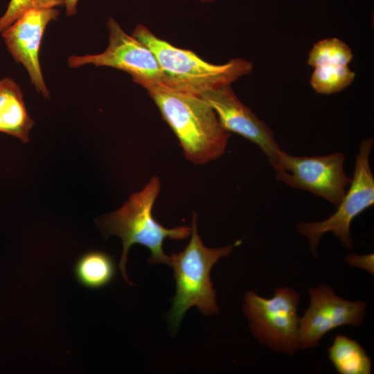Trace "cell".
I'll return each mask as SVG.
<instances>
[{
    "label": "cell",
    "instance_id": "obj_1",
    "mask_svg": "<svg viewBox=\"0 0 374 374\" xmlns=\"http://www.w3.org/2000/svg\"><path fill=\"white\" fill-rule=\"evenodd\" d=\"M143 87L178 138L187 159L202 165L224 153L231 133L221 127L214 110L199 96L162 83Z\"/></svg>",
    "mask_w": 374,
    "mask_h": 374
},
{
    "label": "cell",
    "instance_id": "obj_2",
    "mask_svg": "<svg viewBox=\"0 0 374 374\" xmlns=\"http://www.w3.org/2000/svg\"><path fill=\"white\" fill-rule=\"evenodd\" d=\"M161 188L160 179L151 177L144 188L133 193L118 210L103 217L100 226L107 235H116L122 240L123 252L119 263L121 274L128 283L126 261L128 251L134 244H140L150 250V264L166 263L170 265V257L163 251L166 238L183 240L191 233L190 226L166 229L153 217L152 210Z\"/></svg>",
    "mask_w": 374,
    "mask_h": 374
},
{
    "label": "cell",
    "instance_id": "obj_3",
    "mask_svg": "<svg viewBox=\"0 0 374 374\" xmlns=\"http://www.w3.org/2000/svg\"><path fill=\"white\" fill-rule=\"evenodd\" d=\"M132 36L154 54L163 84L178 91L199 96L207 90L231 84L253 69V64L243 58H233L222 64L206 62L194 52L157 37L143 24L136 26Z\"/></svg>",
    "mask_w": 374,
    "mask_h": 374
},
{
    "label": "cell",
    "instance_id": "obj_4",
    "mask_svg": "<svg viewBox=\"0 0 374 374\" xmlns=\"http://www.w3.org/2000/svg\"><path fill=\"white\" fill-rule=\"evenodd\" d=\"M190 234L186 247L170 256V266L174 269L176 293L171 300L172 308L167 319L172 332L179 328L186 312L193 306L206 316L218 312L215 291L210 278L211 269L219 259L229 255L238 245L236 242L221 248L205 247L198 234L195 213Z\"/></svg>",
    "mask_w": 374,
    "mask_h": 374
},
{
    "label": "cell",
    "instance_id": "obj_5",
    "mask_svg": "<svg viewBox=\"0 0 374 374\" xmlns=\"http://www.w3.org/2000/svg\"><path fill=\"white\" fill-rule=\"evenodd\" d=\"M299 294L289 287L274 290L271 298L249 291L244 297L243 312L251 331L260 344L271 350L293 355L300 348L297 308Z\"/></svg>",
    "mask_w": 374,
    "mask_h": 374
},
{
    "label": "cell",
    "instance_id": "obj_6",
    "mask_svg": "<svg viewBox=\"0 0 374 374\" xmlns=\"http://www.w3.org/2000/svg\"><path fill=\"white\" fill-rule=\"evenodd\" d=\"M373 145L372 137L360 142L350 188L346 192L337 211L324 220L297 224V231L307 238L310 251L314 256H317V247L321 237L327 233H333L346 249H353L351 222L374 204V177L369 163Z\"/></svg>",
    "mask_w": 374,
    "mask_h": 374
},
{
    "label": "cell",
    "instance_id": "obj_7",
    "mask_svg": "<svg viewBox=\"0 0 374 374\" xmlns=\"http://www.w3.org/2000/svg\"><path fill=\"white\" fill-rule=\"evenodd\" d=\"M345 154L293 156L280 148L272 166L278 180L287 186L305 190L337 207L351 181L344 171Z\"/></svg>",
    "mask_w": 374,
    "mask_h": 374
},
{
    "label": "cell",
    "instance_id": "obj_8",
    "mask_svg": "<svg viewBox=\"0 0 374 374\" xmlns=\"http://www.w3.org/2000/svg\"><path fill=\"white\" fill-rule=\"evenodd\" d=\"M109 44L98 54L71 55L68 64L78 68L85 64L112 67L129 73L142 87L146 84H163V73L152 51L143 43L127 34L112 17L107 21Z\"/></svg>",
    "mask_w": 374,
    "mask_h": 374
},
{
    "label": "cell",
    "instance_id": "obj_9",
    "mask_svg": "<svg viewBox=\"0 0 374 374\" xmlns=\"http://www.w3.org/2000/svg\"><path fill=\"white\" fill-rule=\"evenodd\" d=\"M310 305L299 326L300 349L314 348L330 330L349 325L358 326L366 316V303L351 301L337 296L328 285L308 290Z\"/></svg>",
    "mask_w": 374,
    "mask_h": 374
},
{
    "label": "cell",
    "instance_id": "obj_10",
    "mask_svg": "<svg viewBox=\"0 0 374 374\" xmlns=\"http://www.w3.org/2000/svg\"><path fill=\"white\" fill-rule=\"evenodd\" d=\"M199 96L214 110L221 127L256 144L273 166L280 147L272 130L236 96L231 84L213 88Z\"/></svg>",
    "mask_w": 374,
    "mask_h": 374
},
{
    "label": "cell",
    "instance_id": "obj_11",
    "mask_svg": "<svg viewBox=\"0 0 374 374\" xmlns=\"http://www.w3.org/2000/svg\"><path fill=\"white\" fill-rule=\"evenodd\" d=\"M60 11L54 8L35 9L26 12L2 33L8 50L28 73L30 82L44 98H49L44 82L39 52L47 25L57 19Z\"/></svg>",
    "mask_w": 374,
    "mask_h": 374
},
{
    "label": "cell",
    "instance_id": "obj_12",
    "mask_svg": "<svg viewBox=\"0 0 374 374\" xmlns=\"http://www.w3.org/2000/svg\"><path fill=\"white\" fill-rule=\"evenodd\" d=\"M34 121L29 115L20 87L10 78L0 80V132L29 140Z\"/></svg>",
    "mask_w": 374,
    "mask_h": 374
},
{
    "label": "cell",
    "instance_id": "obj_13",
    "mask_svg": "<svg viewBox=\"0 0 374 374\" xmlns=\"http://www.w3.org/2000/svg\"><path fill=\"white\" fill-rule=\"evenodd\" d=\"M328 357L341 374H370L371 360L362 346L345 335H337L328 348Z\"/></svg>",
    "mask_w": 374,
    "mask_h": 374
},
{
    "label": "cell",
    "instance_id": "obj_14",
    "mask_svg": "<svg viewBox=\"0 0 374 374\" xmlns=\"http://www.w3.org/2000/svg\"><path fill=\"white\" fill-rule=\"evenodd\" d=\"M116 265L110 256L100 251L83 254L78 260L75 274L84 286L96 289L108 284L116 274Z\"/></svg>",
    "mask_w": 374,
    "mask_h": 374
},
{
    "label": "cell",
    "instance_id": "obj_15",
    "mask_svg": "<svg viewBox=\"0 0 374 374\" xmlns=\"http://www.w3.org/2000/svg\"><path fill=\"white\" fill-rule=\"evenodd\" d=\"M355 78L348 65H325L314 67L310 82L317 93L330 95L344 90Z\"/></svg>",
    "mask_w": 374,
    "mask_h": 374
},
{
    "label": "cell",
    "instance_id": "obj_16",
    "mask_svg": "<svg viewBox=\"0 0 374 374\" xmlns=\"http://www.w3.org/2000/svg\"><path fill=\"white\" fill-rule=\"evenodd\" d=\"M353 57L350 48L342 40L326 38L315 43L309 53L308 63L312 67L348 65Z\"/></svg>",
    "mask_w": 374,
    "mask_h": 374
},
{
    "label": "cell",
    "instance_id": "obj_17",
    "mask_svg": "<svg viewBox=\"0 0 374 374\" xmlns=\"http://www.w3.org/2000/svg\"><path fill=\"white\" fill-rule=\"evenodd\" d=\"M63 5L64 0H10L0 17V34L28 10L54 8Z\"/></svg>",
    "mask_w": 374,
    "mask_h": 374
},
{
    "label": "cell",
    "instance_id": "obj_18",
    "mask_svg": "<svg viewBox=\"0 0 374 374\" xmlns=\"http://www.w3.org/2000/svg\"><path fill=\"white\" fill-rule=\"evenodd\" d=\"M346 262L353 267L362 268L373 274V254L359 256L357 254H348L346 257Z\"/></svg>",
    "mask_w": 374,
    "mask_h": 374
},
{
    "label": "cell",
    "instance_id": "obj_19",
    "mask_svg": "<svg viewBox=\"0 0 374 374\" xmlns=\"http://www.w3.org/2000/svg\"><path fill=\"white\" fill-rule=\"evenodd\" d=\"M79 0H64V6L66 8V15H75L77 12V4Z\"/></svg>",
    "mask_w": 374,
    "mask_h": 374
},
{
    "label": "cell",
    "instance_id": "obj_20",
    "mask_svg": "<svg viewBox=\"0 0 374 374\" xmlns=\"http://www.w3.org/2000/svg\"><path fill=\"white\" fill-rule=\"evenodd\" d=\"M202 3H212L217 0H199Z\"/></svg>",
    "mask_w": 374,
    "mask_h": 374
}]
</instances>
